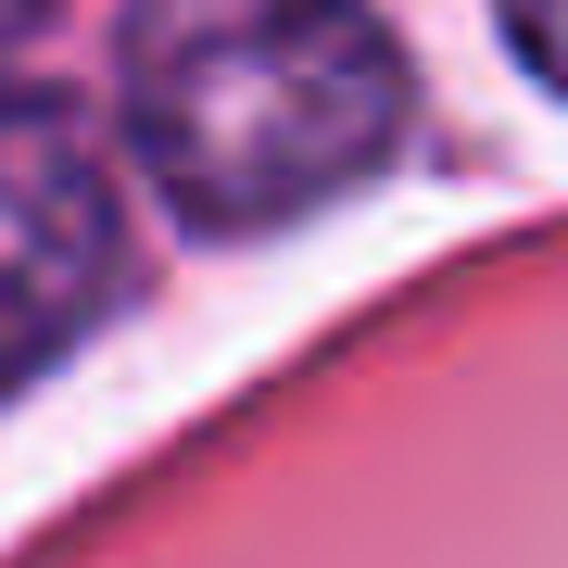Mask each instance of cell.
I'll return each mask as SVG.
<instances>
[{
	"label": "cell",
	"instance_id": "cell-1",
	"mask_svg": "<svg viewBox=\"0 0 568 568\" xmlns=\"http://www.w3.org/2000/svg\"><path fill=\"white\" fill-rule=\"evenodd\" d=\"M126 126L203 227H291L392 164L405 63L366 0H126Z\"/></svg>",
	"mask_w": 568,
	"mask_h": 568
},
{
	"label": "cell",
	"instance_id": "cell-2",
	"mask_svg": "<svg viewBox=\"0 0 568 568\" xmlns=\"http://www.w3.org/2000/svg\"><path fill=\"white\" fill-rule=\"evenodd\" d=\"M114 278V190L63 102H0V392L89 328Z\"/></svg>",
	"mask_w": 568,
	"mask_h": 568
},
{
	"label": "cell",
	"instance_id": "cell-3",
	"mask_svg": "<svg viewBox=\"0 0 568 568\" xmlns=\"http://www.w3.org/2000/svg\"><path fill=\"white\" fill-rule=\"evenodd\" d=\"M506 26H518V51H530V77L568 102V0H506Z\"/></svg>",
	"mask_w": 568,
	"mask_h": 568
}]
</instances>
